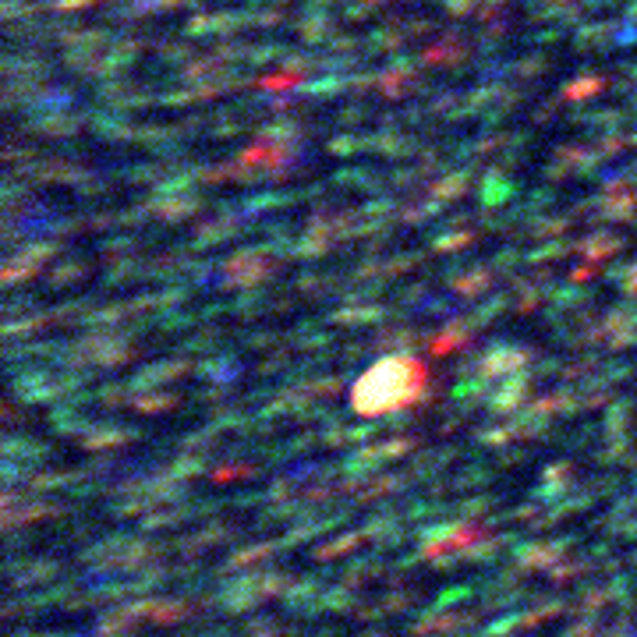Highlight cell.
<instances>
[{
  "label": "cell",
  "mask_w": 637,
  "mask_h": 637,
  "mask_svg": "<svg viewBox=\"0 0 637 637\" xmlns=\"http://www.w3.org/2000/svg\"><path fill=\"white\" fill-rule=\"evenodd\" d=\"M425 386V368L414 358H383L354 383V407L368 418L390 414L418 400Z\"/></svg>",
  "instance_id": "obj_1"
}]
</instances>
